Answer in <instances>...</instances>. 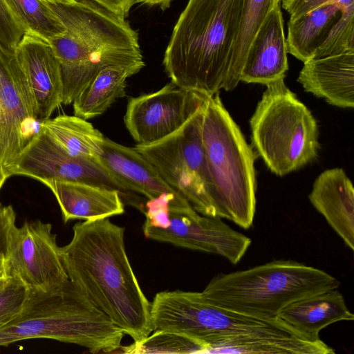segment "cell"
Instances as JSON below:
<instances>
[{
  "mask_svg": "<svg viewBox=\"0 0 354 354\" xmlns=\"http://www.w3.org/2000/svg\"><path fill=\"white\" fill-rule=\"evenodd\" d=\"M33 105L41 122L62 104L63 86L59 64L48 41L27 32L15 49Z\"/></svg>",
  "mask_w": 354,
  "mask_h": 354,
  "instance_id": "cell-15",
  "label": "cell"
},
{
  "mask_svg": "<svg viewBox=\"0 0 354 354\" xmlns=\"http://www.w3.org/2000/svg\"><path fill=\"white\" fill-rule=\"evenodd\" d=\"M279 0H243L236 41L223 89L233 90L240 82V74L248 49L258 30Z\"/></svg>",
  "mask_w": 354,
  "mask_h": 354,
  "instance_id": "cell-25",
  "label": "cell"
},
{
  "mask_svg": "<svg viewBox=\"0 0 354 354\" xmlns=\"http://www.w3.org/2000/svg\"><path fill=\"white\" fill-rule=\"evenodd\" d=\"M104 7L109 10L127 17L131 8L136 3V0H91Z\"/></svg>",
  "mask_w": 354,
  "mask_h": 354,
  "instance_id": "cell-34",
  "label": "cell"
},
{
  "mask_svg": "<svg viewBox=\"0 0 354 354\" xmlns=\"http://www.w3.org/2000/svg\"><path fill=\"white\" fill-rule=\"evenodd\" d=\"M278 317L311 341L320 340L319 332L330 324L354 319L337 288L297 300L286 306Z\"/></svg>",
  "mask_w": 354,
  "mask_h": 354,
  "instance_id": "cell-21",
  "label": "cell"
},
{
  "mask_svg": "<svg viewBox=\"0 0 354 354\" xmlns=\"http://www.w3.org/2000/svg\"><path fill=\"white\" fill-rule=\"evenodd\" d=\"M26 30L13 15L5 0H0V47L14 52Z\"/></svg>",
  "mask_w": 354,
  "mask_h": 354,
  "instance_id": "cell-30",
  "label": "cell"
},
{
  "mask_svg": "<svg viewBox=\"0 0 354 354\" xmlns=\"http://www.w3.org/2000/svg\"><path fill=\"white\" fill-rule=\"evenodd\" d=\"M331 3L339 5L343 9L354 7V0H282V7L290 15L289 21H294L317 8Z\"/></svg>",
  "mask_w": 354,
  "mask_h": 354,
  "instance_id": "cell-32",
  "label": "cell"
},
{
  "mask_svg": "<svg viewBox=\"0 0 354 354\" xmlns=\"http://www.w3.org/2000/svg\"><path fill=\"white\" fill-rule=\"evenodd\" d=\"M48 5L65 28L48 41L60 66L62 104L73 103L103 68L145 66L138 34L126 18L91 0Z\"/></svg>",
  "mask_w": 354,
  "mask_h": 354,
  "instance_id": "cell-2",
  "label": "cell"
},
{
  "mask_svg": "<svg viewBox=\"0 0 354 354\" xmlns=\"http://www.w3.org/2000/svg\"><path fill=\"white\" fill-rule=\"evenodd\" d=\"M100 160L133 193L142 194L147 199L165 193L178 194L134 147L124 146L105 137Z\"/></svg>",
  "mask_w": 354,
  "mask_h": 354,
  "instance_id": "cell-20",
  "label": "cell"
},
{
  "mask_svg": "<svg viewBox=\"0 0 354 354\" xmlns=\"http://www.w3.org/2000/svg\"><path fill=\"white\" fill-rule=\"evenodd\" d=\"M60 247L68 279L134 342L152 332L151 302L128 259L124 228L109 218L78 222Z\"/></svg>",
  "mask_w": 354,
  "mask_h": 354,
  "instance_id": "cell-1",
  "label": "cell"
},
{
  "mask_svg": "<svg viewBox=\"0 0 354 354\" xmlns=\"http://www.w3.org/2000/svg\"><path fill=\"white\" fill-rule=\"evenodd\" d=\"M344 10L337 3H328L289 21L287 52L303 62L311 59Z\"/></svg>",
  "mask_w": 354,
  "mask_h": 354,
  "instance_id": "cell-23",
  "label": "cell"
},
{
  "mask_svg": "<svg viewBox=\"0 0 354 354\" xmlns=\"http://www.w3.org/2000/svg\"><path fill=\"white\" fill-rule=\"evenodd\" d=\"M141 69L130 66H110L101 70L73 102L74 115L88 120L103 114L126 95L127 80Z\"/></svg>",
  "mask_w": 354,
  "mask_h": 354,
  "instance_id": "cell-22",
  "label": "cell"
},
{
  "mask_svg": "<svg viewBox=\"0 0 354 354\" xmlns=\"http://www.w3.org/2000/svg\"><path fill=\"white\" fill-rule=\"evenodd\" d=\"M207 97L170 82L155 92L129 98L125 127L137 145L153 144L180 129Z\"/></svg>",
  "mask_w": 354,
  "mask_h": 354,
  "instance_id": "cell-14",
  "label": "cell"
},
{
  "mask_svg": "<svg viewBox=\"0 0 354 354\" xmlns=\"http://www.w3.org/2000/svg\"><path fill=\"white\" fill-rule=\"evenodd\" d=\"M243 0H189L166 48L163 66L176 86L207 96L223 88Z\"/></svg>",
  "mask_w": 354,
  "mask_h": 354,
  "instance_id": "cell-3",
  "label": "cell"
},
{
  "mask_svg": "<svg viewBox=\"0 0 354 354\" xmlns=\"http://www.w3.org/2000/svg\"><path fill=\"white\" fill-rule=\"evenodd\" d=\"M26 32L48 41L63 33L65 28L43 0H5Z\"/></svg>",
  "mask_w": 354,
  "mask_h": 354,
  "instance_id": "cell-26",
  "label": "cell"
},
{
  "mask_svg": "<svg viewBox=\"0 0 354 354\" xmlns=\"http://www.w3.org/2000/svg\"><path fill=\"white\" fill-rule=\"evenodd\" d=\"M2 207V205H1V203H0V207Z\"/></svg>",
  "mask_w": 354,
  "mask_h": 354,
  "instance_id": "cell-39",
  "label": "cell"
},
{
  "mask_svg": "<svg viewBox=\"0 0 354 354\" xmlns=\"http://www.w3.org/2000/svg\"><path fill=\"white\" fill-rule=\"evenodd\" d=\"M204 104L173 134L153 144L136 145L134 148L197 212L216 217L201 138Z\"/></svg>",
  "mask_w": 354,
  "mask_h": 354,
  "instance_id": "cell-9",
  "label": "cell"
},
{
  "mask_svg": "<svg viewBox=\"0 0 354 354\" xmlns=\"http://www.w3.org/2000/svg\"><path fill=\"white\" fill-rule=\"evenodd\" d=\"M7 179L6 175L0 170V189Z\"/></svg>",
  "mask_w": 354,
  "mask_h": 354,
  "instance_id": "cell-38",
  "label": "cell"
},
{
  "mask_svg": "<svg viewBox=\"0 0 354 354\" xmlns=\"http://www.w3.org/2000/svg\"><path fill=\"white\" fill-rule=\"evenodd\" d=\"M283 19L276 4L258 30L247 53L240 82L267 85L284 78L288 70Z\"/></svg>",
  "mask_w": 354,
  "mask_h": 354,
  "instance_id": "cell-16",
  "label": "cell"
},
{
  "mask_svg": "<svg viewBox=\"0 0 354 354\" xmlns=\"http://www.w3.org/2000/svg\"><path fill=\"white\" fill-rule=\"evenodd\" d=\"M313 207L352 250L354 249V189L342 168L324 171L308 196Z\"/></svg>",
  "mask_w": 354,
  "mask_h": 354,
  "instance_id": "cell-18",
  "label": "cell"
},
{
  "mask_svg": "<svg viewBox=\"0 0 354 354\" xmlns=\"http://www.w3.org/2000/svg\"><path fill=\"white\" fill-rule=\"evenodd\" d=\"M179 194L165 193L156 198L147 199L145 205V225L165 229L170 224L169 207L170 201Z\"/></svg>",
  "mask_w": 354,
  "mask_h": 354,
  "instance_id": "cell-31",
  "label": "cell"
},
{
  "mask_svg": "<svg viewBox=\"0 0 354 354\" xmlns=\"http://www.w3.org/2000/svg\"><path fill=\"white\" fill-rule=\"evenodd\" d=\"M40 129L69 155L99 159L105 137L86 120L59 115L40 122Z\"/></svg>",
  "mask_w": 354,
  "mask_h": 354,
  "instance_id": "cell-24",
  "label": "cell"
},
{
  "mask_svg": "<svg viewBox=\"0 0 354 354\" xmlns=\"http://www.w3.org/2000/svg\"><path fill=\"white\" fill-rule=\"evenodd\" d=\"M5 263L6 276L29 290L49 291L69 280L52 225L39 220L12 227Z\"/></svg>",
  "mask_w": 354,
  "mask_h": 354,
  "instance_id": "cell-12",
  "label": "cell"
},
{
  "mask_svg": "<svg viewBox=\"0 0 354 354\" xmlns=\"http://www.w3.org/2000/svg\"><path fill=\"white\" fill-rule=\"evenodd\" d=\"M328 273L290 260H274L247 270L218 273L201 292L210 303L248 316L274 319L290 304L337 288Z\"/></svg>",
  "mask_w": 354,
  "mask_h": 354,
  "instance_id": "cell-7",
  "label": "cell"
},
{
  "mask_svg": "<svg viewBox=\"0 0 354 354\" xmlns=\"http://www.w3.org/2000/svg\"><path fill=\"white\" fill-rule=\"evenodd\" d=\"M171 1L172 0H136V3L149 6L158 5L161 10H165L169 8Z\"/></svg>",
  "mask_w": 354,
  "mask_h": 354,
  "instance_id": "cell-35",
  "label": "cell"
},
{
  "mask_svg": "<svg viewBox=\"0 0 354 354\" xmlns=\"http://www.w3.org/2000/svg\"><path fill=\"white\" fill-rule=\"evenodd\" d=\"M124 335L68 280L49 291L29 290L21 311L0 327V346L43 338L77 344L93 353H115Z\"/></svg>",
  "mask_w": 354,
  "mask_h": 354,
  "instance_id": "cell-5",
  "label": "cell"
},
{
  "mask_svg": "<svg viewBox=\"0 0 354 354\" xmlns=\"http://www.w3.org/2000/svg\"><path fill=\"white\" fill-rule=\"evenodd\" d=\"M54 194L63 221L106 218L124 212L120 192L95 185L64 180L43 183Z\"/></svg>",
  "mask_w": 354,
  "mask_h": 354,
  "instance_id": "cell-19",
  "label": "cell"
},
{
  "mask_svg": "<svg viewBox=\"0 0 354 354\" xmlns=\"http://www.w3.org/2000/svg\"><path fill=\"white\" fill-rule=\"evenodd\" d=\"M151 320L154 330L176 332L198 341L205 353L272 354L280 340L308 339L279 317L263 319L230 310L210 303L201 292L156 293Z\"/></svg>",
  "mask_w": 354,
  "mask_h": 354,
  "instance_id": "cell-4",
  "label": "cell"
},
{
  "mask_svg": "<svg viewBox=\"0 0 354 354\" xmlns=\"http://www.w3.org/2000/svg\"><path fill=\"white\" fill-rule=\"evenodd\" d=\"M201 138L216 217L249 229L256 209L255 156L219 92L204 104Z\"/></svg>",
  "mask_w": 354,
  "mask_h": 354,
  "instance_id": "cell-6",
  "label": "cell"
},
{
  "mask_svg": "<svg viewBox=\"0 0 354 354\" xmlns=\"http://www.w3.org/2000/svg\"><path fill=\"white\" fill-rule=\"evenodd\" d=\"M297 81L306 92L341 108L354 107V51L310 59Z\"/></svg>",
  "mask_w": 354,
  "mask_h": 354,
  "instance_id": "cell-17",
  "label": "cell"
},
{
  "mask_svg": "<svg viewBox=\"0 0 354 354\" xmlns=\"http://www.w3.org/2000/svg\"><path fill=\"white\" fill-rule=\"evenodd\" d=\"M13 175L48 180L84 183L118 190L123 202L143 212L135 193L110 172L99 159L74 157L41 130L24 149L16 162Z\"/></svg>",
  "mask_w": 354,
  "mask_h": 354,
  "instance_id": "cell-10",
  "label": "cell"
},
{
  "mask_svg": "<svg viewBox=\"0 0 354 354\" xmlns=\"http://www.w3.org/2000/svg\"><path fill=\"white\" fill-rule=\"evenodd\" d=\"M40 131L15 51L0 47V170L8 178L22 151Z\"/></svg>",
  "mask_w": 354,
  "mask_h": 354,
  "instance_id": "cell-13",
  "label": "cell"
},
{
  "mask_svg": "<svg viewBox=\"0 0 354 354\" xmlns=\"http://www.w3.org/2000/svg\"><path fill=\"white\" fill-rule=\"evenodd\" d=\"M281 0H279V1H280Z\"/></svg>",
  "mask_w": 354,
  "mask_h": 354,
  "instance_id": "cell-40",
  "label": "cell"
},
{
  "mask_svg": "<svg viewBox=\"0 0 354 354\" xmlns=\"http://www.w3.org/2000/svg\"><path fill=\"white\" fill-rule=\"evenodd\" d=\"M250 124L253 147L277 176L296 171L317 157V121L284 78L266 85Z\"/></svg>",
  "mask_w": 354,
  "mask_h": 354,
  "instance_id": "cell-8",
  "label": "cell"
},
{
  "mask_svg": "<svg viewBox=\"0 0 354 354\" xmlns=\"http://www.w3.org/2000/svg\"><path fill=\"white\" fill-rule=\"evenodd\" d=\"M6 276L5 257L0 258V279Z\"/></svg>",
  "mask_w": 354,
  "mask_h": 354,
  "instance_id": "cell-37",
  "label": "cell"
},
{
  "mask_svg": "<svg viewBox=\"0 0 354 354\" xmlns=\"http://www.w3.org/2000/svg\"><path fill=\"white\" fill-rule=\"evenodd\" d=\"M145 339L122 346L123 353H205L203 345L187 335L169 330H153Z\"/></svg>",
  "mask_w": 354,
  "mask_h": 354,
  "instance_id": "cell-27",
  "label": "cell"
},
{
  "mask_svg": "<svg viewBox=\"0 0 354 354\" xmlns=\"http://www.w3.org/2000/svg\"><path fill=\"white\" fill-rule=\"evenodd\" d=\"M15 220L12 205L0 207V258L5 257L10 232L15 225Z\"/></svg>",
  "mask_w": 354,
  "mask_h": 354,
  "instance_id": "cell-33",
  "label": "cell"
},
{
  "mask_svg": "<svg viewBox=\"0 0 354 354\" xmlns=\"http://www.w3.org/2000/svg\"><path fill=\"white\" fill-rule=\"evenodd\" d=\"M354 51V7L344 9L311 59Z\"/></svg>",
  "mask_w": 354,
  "mask_h": 354,
  "instance_id": "cell-28",
  "label": "cell"
},
{
  "mask_svg": "<svg viewBox=\"0 0 354 354\" xmlns=\"http://www.w3.org/2000/svg\"><path fill=\"white\" fill-rule=\"evenodd\" d=\"M44 1L51 4H71L75 0H43Z\"/></svg>",
  "mask_w": 354,
  "mask_h": 354,
  "instance_id": "cell-36",
  "label": "cell"
},
{
  "mask_svg": "<svg viewBox=\"0 0 354 354\" xmlns=\"http://www.w3.org/2000/svg\"><path fill=\"white\" fill-rule=\"evenodd\" d=\"M170 224L165 229L143 224L145 236L178 247L214 253L236 264L251 244L247 236L233 230L219 217L201 215L182 196L169 207Z\"/></svg>",
  "mask_w": 354,
  "mask_h": 354,
  "instance_id": "cell-11",
  "label": "cell"
},
{
  "mask_svg": "<svg viewBox=\"0 0 354 354\" xmlns=\"http://www.w3.org/2000/svg\"><path fill=\"white\" fill-rule=\"evenodd\" d=\"M28 292V289L13 277L0 279V327L21 311Z\"/></svg>",
  "mask_w": 354,
  "mask_h": 354,
  "instance_id": "cell-29",
  "label": "cell"
}]
</instances>
